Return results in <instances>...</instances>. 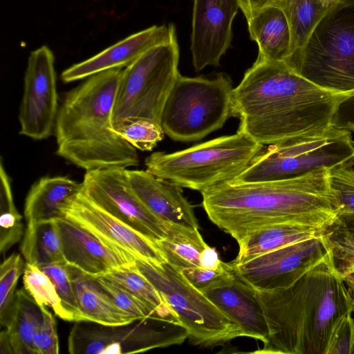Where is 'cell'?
<instances>
[{"mask_svg": "<svg viewBox=\"0 0 354 354\" xmlns=\"http://www.w3.org/2000/svg\"><path fill=\"white\" fill-rule=\"evenodd\" d=\"M330 124L338 129L354 132V93L344 96L338 101Z\"/></svg>", "mask_w": 354, "mask_h": 354, "instance_id": "41", "label": "cell"}, {"mask_svg": "<svg viewBox=\"0 0 354 354\" xmlns=\"http://www.w3.org/2000/svg\"><path fill=\"white\" fill-rule=\"evenodd\" d=\"M233 87L224 74L214 78L180 74L165 102L160 125L167 136L184 142L201 140L232 116Z\"/></svg>", "mask_w": 354, "mask_h": 354, "instance_id": "7", "label": "cell"}, {"mask_svg": "<svg viewBox=\"0 0 354 354\" xmlns=\"http://www.w3.org/2000/svg\"><path fill=\"white\" fill-rule=\"evenodd\" d=\"M343 97L296 73L285 61L254 62L233 89L232 116L237 131L262 145L322 133Z\"/></svg>", "mask_w": 354, "mask_h": 354, "instance_id": "1", "label": "cell"}, {"mask_svg": "<svg viewBox=\"0 0 354 354\" xmlns=\"http://www.w3.org/2000/svg\"><path fill=\"white\" fill-rule=\"evenodd\" d=\"M328 171L279 180L223 183L201 192L202 205L209 220L236 241L277 223L325 228L337 216Z\"/></svg>", "mask_w": 354, "mask_h": 354, "instance_id": "3", "label": "cell"}, {"mask_svg": "<svg viewBox=\"0 0 354 354\" xmlns=\"http://www.w3.org/2000/svg\"><path fill=\"white\" fill-rule=\"evenodd\" d=\"M354 160L351 133L332 126L312 136L268 145L234 180L248 183L288 179Z\"/></svg>", "mask_w": 354, "mask_h": 354, "instance_id": "9", "label": "cell"}, {"mask_svg": "<svg viewBox=\"0 0 354 354\" xmlns=\"http://www.w3.org/2000/svg\"><path fill=\"white\" fill-rule=\"evenodd\" d=\"M337 270L342 275L354 272V214H340L322 234Z\"/></svg>", "mask_w": 354, "mask_h": 354, "instance_id": "30", "label": "cell"}, {"mask_svg": "<svg viewBox=\"0 0 354 354\" xmlns=\"http://www.w3.org/2000/svg\"><path fill=\"white\" fill-rule=\"evenodd\" d=\"M92 277L111 297L117 306L135 320L153 319L162 321L149 306L118 284L102 276Z\"/></svg>", "mask_w": 354, "mask_h": 354, "instance_id": "37", "label": "cell"}, {"mask_svg": "<svg viewBox=\"0 0 354 354\" xmlns=\"http://www.w3.org/2000/svg\"><path fill=\"white\" fill-rule=\"evenodd\" d=\"M134 266L176 313L192 344L216 346L242 337L238 324L167 262L154 264L136 259Z\"/></svg>", "mask_w": 354, "mask_h": 354, "instance_id": "10", "label": "cell"}, {"mask_svg": "<svg viewBox=\"0 0 354 354\" xmlns=\"http://www.w3.org/2000/svg\"><path fill=\"white\" fill-rule=\"evenodd\" d=\"M353 273H354V272Z\"/></svg>", "mask_w": 354, "mask_h": 354, "instance_id": "48", "label": "cell"}, {"mask_svg": "<svg viewBox=\"0 0 354 354\" xmlns=\"http://www.w3.org/2000/svg\"><path fill=\"white\" fill-rule=\"evenodd\" d=\"M40 308L43 319L33 337L34 354H58L59 346L55 317L46 306Z\"/></svg>", "mask_w": 354, "mask_h": 354, "instance_id": "38", "label": "cell"}, {"mask_svg": "<svg viewBox=\"0 0 354 354\" xmlns=\"http://www.w3.org/2000/svg\"><path fill=\"white\" fill-rule=\"evenodd\" d=\"M23 281L24 289L39 307H50L57 316L68 322L52 281L37 266L26 262Z\"/></svg>", "mask_w": 354, "mask_h": 354, "instance_id": "32", "label": "cell"}, {"mask_svg": "<svg viewBox=\"0 0 354 354\" xmlns=\"http://www.w3.org/2000/svg\"><path fill=\"white\" fill-rule=\"evenodd\" d=\"M268 328L259 354H328L338 326L351 310L342 275L328 251L286 288L257 290Z\"/></svg>", "mask_w": 354, "mask_h": 354, "instance_id": "2", "label": "cell"}, {"mask_svg": "<svg viewBox=\"0 0 354 354\" xmlns=\"http://www.w3.org/2000/svg\"><path fill=\"white\" fill-rule=\"evenodd\" d=\"M263 148L236 131L181 151L153 153L147 157L145 165L156 177L202 192L234 180Z\"/></svg>", "mask_w": 354, "mask_h": 354, "instance_id": "5", "label": "cell"}, {"mask_svg": "<svg viewBox=\"0 0 354 354\" xmlns=\"http://www.w3.org/2000/svg\"><path fill=\"white\" fill-rule=\"evenodd\" d=\"M180 273L194 287L203 291L233 274L230 263L222 262L216 270L193 267L182 269Z\"/></svg>", "mask_w": 354, "mask_h": 354, "instance_id": "39", "label": "cell"}, {"mask_svg": "<svg viewBox=\"0 0 354 354\" xmlns=\"http://www.w3.org/2000/svg\"><path fill=\"white\" fill-rule=\"evenodd\" d=\"M202 292L239 326L242 337L264 342L268 328L255 290L233 272L230 277Z\"/></svg>", "mask_w": 354, "mask_h": 354, "instance_id": "20", "label": "cell"}, {"mask_svg": "<svg viewBox=\"0 0 354 354\" xmlns=\"http://www.w3.org/2000/svg\"><path fill=\"white\" fill-rule=\"evenodd\" d=\"M239 8L237 0H194L190 49L196 72L219 65L230 47Z\"/></svg>", "mask_w": 354, "mask_h": 354, "instance_id": "16", "label": "cell"}, {"mask_svg": "<svg viewBox=\"0 0 354 354\" xmlns=\"http://www.w3.org/2000/svg\"><path fill=\"white\" fill-rule=\"evenodd\" d=\"M52 281L59 297L68 322H81L69 266L64 261L43 264L38 266Z\"/></svg>", "mask_w": 354, "mask_h": 354, "instance_id": "34", "label": "cell"}, {"mask_svg": "<svg viewBox=\"0 0 354 354\" xmlns=\"http://www.w3.org/2000/svg\"><path fill=\"white\" fill-rule=\"evenodd\" d=\"M354 160L328 169L329 187L336 203L337 214H354Z\"/></svg>", "mask_w": 354, "mask_h": 354, "instance_id": "35", "label": "cell"}, {"mask_svg": "<svg viewBox=\"0 0 354 354\" xmlns=\"http://www.w3.org/2000/svg\"><path fill=\"white\" fill-rule=\"evenodd\" d=\"M139 320L127 325L90 328L76 324L71 330L68 348L70 353H131L182 344L188 338L187 329L180 324L157 319Z\"/></svg>", "mask_w": 354, "mask_h": 354, "instance_id": "11", "label": "cell"}, {"mask_svg": "<svg viewBox=\"0 0 354 354\" xmlns=\"http://www.w3.org/2000/svg\"><path fill=\"white\" fill-rule=\"evenodd\" d=\"M122 68L88 77L68 91L55 125L56 153L86 171L139 164L137 149L118 136L112 113Z\"/></svg>", "mask_w": 354, "mask_h": 354, "instance_id": "4", "label": "cell"}, {"mask_svg": "<svg viewBox=\"0 0 354 354\" xmlns=\"http://www.w3.org/2000/svg\"><path fill=\"white\" fill-rule=\"evenodd\" d=\"M122 138L136 149L151 151L164 138L161 125L148 119L127 121L113 129Z\"/></svg>", "mask_w": 354, "mask_h": 354, "instance_id": "36", "label": "cell"}, {"mask_svg": "<svg viewBox=\"0 0 354 354\" xmlns=\"http://www.w3.org/2000/svg\"><path fill=\"white\" fill-rule=\"evenodd\" d=\"M59 232L64 261L83 273L102 276L111 270L134 263L131 254L105 244L73 221H55Z\"/></svg>", "mask_w": 354, "mask_h": 354, "instance_id": "17", "label": "cell"}, {"mask_svg": "<svg viewBox=\"0 0 354 354\" xmlns=\"http://www.w3.org/2000/svg\"><path fill=\"white\" fill-rule=\"evenodd\" d=\"M247 22L250 38L259 47L255 62L285 61L290 56V28L279 8L266 7Z\"/></svg>", "mask_w": 354, "mask_h": 354, "instance_id": "24", "label": "cell"}, {"mask_svg": "<svg viewBox=\"0 0 354 354\" xmlns=\"http://www.w3.org/2000/svg\"><path fill=\"white\" fill-rule=\"evenodd\" d=\"M328 250L322 238L290 243L239 266L234 274L257 290L286 288L319 262Z\"/></svg>", "mask_w": 354, "mask_h": 354, "instance_id": "14", "label": "cell"}, {"mask_svg": "<svg viewBox=\"0 0 354 354\" xmlns=\"http://www.w3.org/2000/svg\"><path fill=\"white\" fill-rule=\"evenodd\" d=\"M82 183L83 192L114 218L155 243L165 237L167 223L151 212L135 194L127 169L87 171Z\"/></svg>", "mask_w": 354, "mask_h": 354, "instance_id": "12", "label": "cell"}, {"mask_svg": "<svg viewBox=\"0 0 354 354\" xmlns=\"http://www.w3.org/2000/svg\"><path fill=\"white\" fill-rule=\"evenodd\" d=\"M325 228L292 222L263 226L237 241L239 252L230 263L243 264L254 257L290 243L319 237Z\"/></svg>", "mask_w": 354, "mask_h": 354, "instance_id": "22", "label": "cell"}, {"mask_svg": "<svg viewBox=\"0 0 354 354\" xmlns=\"http://www.w3.org/2000/svg\"><path fill=\"white\" fill-rule=\"evenodd\" d=\"M353 147H354V140H353Z\"/></svg>", "mask_w": 354, "mask_h": 354, "instance_id": "47", "label": "cell"}, {"mask_svg": "<svg viewBox=\"0 0 354 354\" xmlns=\"http://www.w3.org/2000/svg\"><path fill=\"white\" fill-rule=\"evenodd\" d=\"M69 270L81 322H91L103 326H116L137 321L118 308L91 276L70 266Z\"/></svg>", "mask_w": 354, "mask_h": 354, "instance_id": "23", "label": "cell"}, {"mask_svg": "<svg viewBox=\"0 0 354 354\" xmlns=\"http://www.w3.org/2000/svg\"><path fill=\"white\" fill-rule=\"evenodd\" d=\"M20 250L26 263L37 266L64 261L62 241L55 221L26 225Z\"/></svg>", "mask_w": 354, "mask_h": 354, "instance_id": "28", "label": "cell"}, {"mask_svg": "<svg viewBox=\"0 0 354 354\" xmlns=\"http://www.w3.org/2000/svg\"><path fill=\"white\" fill-rule=\"evenodd\" d=\"M166 262L179 271L200 267V255L209 245L198 229H191L175 224H167L165 237L156 243Z\"/></svg>", "mask_w": 354, "mask_h": 354, "instance_id": "26", "label": "cell"}, {"mask_svg": "<svg viewBox=\"0 0 354 354\" xmlns=\"http://www.w3.org/2000/svg\"><path fill=\"white\" fill-rule=\"evenodd\" d=\"M351 298V310L354 319V273L342 275Z\"/></svg>", "mask_w": 354, "mask_h": 354, "instance_id": "44", "label": "cell"}, {"mask_svg": "<svg viewBox=\"0 0 354 354\" xmlns=\"http://www.w3.org/2000/svg\"><path fill=\"white\" fill-rule=\"evenodd\" d=\"M339 0H320L322 3L326 8H330L336 3H337Z\"/></svg>", "mask_w": 354, "mask_h": 354, "instance_id": "46", "label": "cell"}, {"mask_svg": "<svg viewBox=\"0 0 354 354\" xmlns=\"http://www.w3.org/2000/svg\"><path fill=\"white\" fill-rule=\"evenodd\" d=\"M285 62L318 87L342 97L354 93V0L330 7L307 42Z\"/></svg>", "mask_w": 354, "mask_h": 354, "instance_id": "6", "label": "cell"}, {"mask_svg": "<svg viewBox=\"0 0 354 354\" xmlns=\"http://www.w3.org/2000/svg\"><path fill=\"white\" fill-rule=\"evenodd\" d=\"M215 248L207 247L200 255V267L204 269L216 270L222 264Z\"/></svg>", "mask_w": 354, "mask_h": 354, "instance_id": "43", "label": "cell"}, {"mask_svg": "<svg viewBox=\"0 0 354 354\" xmlns=\"http://www.w3.org/2000/svg\"><path fill=\"white\" fill-rule=\"evenodd\" d=\"M273 6L279 8L287 19L290 32V56L304 46L329 8L320 0H277Z\"/></svg>", "mask_w": 354, "mask_h": 354, "instance_id": "29", "label": "cell"}, {"mask_svg": "<svg viewBox=\"0 0 354 354\" xmlns=\"http://www.w3.org/2000/svg\"><path fill=\"white\" fill-rule=\"evenodd\" d=\"M176 35L155 46L122 69L112 113L113 128L127 121L148 119L160 124L162 112L178 77Z\"/></svg>", "mask_w": 354, "mask_h": 354, "instance_id": "8", "label": "cell"}, {"mask_svg": "<svg viewBox=\"0 0 354 354\" xmlns=\"http://www.w3.org/2000/svg\"><path fill=\"white\" fill-rule=\"evenodd\" d=\"M82 189V183L68 176H45L30 187L24 203L26 225L64 218L62 208Z\"/></svg>", "mask_w": 354, "mask_h": 354, "instance_id": "21", "label": "cell"}, {"mask_svg": "<svg viewBox=\"0 0 354 354\" xmlns=\"http://www.w3.org/2000/svg\"><path fill=\"white\" fill-rule=\"evenodd\" d=\"M102 277L143 301L161 320L182 325L176 313L151 281L137 270L134 263L114 268Z\"/></svg>", "mask_w": 354, "mask_h": 354, "instance_id": "27", "label": "cell"}, {"mask_svg": "<svg viewBox=\"0 0 354 354\" xmlns=\"http://www.w3.org/2000/svg\"><path fill=\"white\" fill-rule=\"evenodd\" d=\"M354 354V319L348 315L338 326L329 347L328 354Z\"/></svg>", "mask_w": 354, "mask_h": 354, "instance_id": "40", "label": "cell"}, {"mask_svg": "<svg viewBox=\"0 0 354 354\" xmlns=\"http://www.w3.org/2000/svg\"><path fill=\"white\" fill-rule=\"evenodd\" d=\"M127 176L137 196L164 223L199 229L194 207L184 196L182 187L147 170L127 169Z\"/></svg>", "mask_w": 354, "mask_h": 354, "instance_id": "19", "label": "cell"}, {"mask_svg": "<svg viewBox=\"0 0 354 354\" xmlns=\"http://www.w3.org/2000/svg\"><path fill=\"white\" fill-rule=\"evenodd\" d=\"M0 348L1 353L13 354L10 344L9 338L6 330H2L0 335Z\"/></svg>", "mask_w": 354, "mask_h": 354, "instance_id": "45", "label": "cell"}, {"mask_svg": "<svg viewBox=\"0 0 354 354\" xmlns=\"http://www.w3.org/2000/svg\"><path fill=\"white\" fill-rule=\"evenodd\" d=\"M59 106L55 57L47 46L32 51L24 76L19 109V133L41 140L50 136Z\"/></svg>", "mask_w": 354, "mask_h": 354, "instance_id": "13", "label": "cell"}, {"mask_svg": "<svg viewBox=\"0 0 354 354\" xmlns=\"http://www.w3.org/2000/svg\"><path fill=\"white\" fill-rule=\"evenodd\" d=\"M0 251L6 252L24 236L22 216L17 211L12 196L11 179L2 159L0 160Z\"/></svg>", "mask_w": 354, "mask_h": 354, "instance_id": "31", "label": "cell"}, {"mask_svg": "<svg viewBox=\"0 0 354 354\" xmlns=\"http://www.w3.org/2000/svg\"><path fill=\"white\" fill-rule=\"evenodd\" d=\"M64 218L82 227L101 241L154 264L166 260L155 243L105 212L82 191L62 208Z\"/></svg>", "mask_w": 354, "mask_h": 354, "instance_id": "15", "label": "cell"}, {"mask_svg": "<svg viewBox=\"0 0 354 354\" xmlns=\"http://www.w3.org/2000/svg\"><path fill=\"white\" fill-rule=\"evenodd\" d=\"M39 305L24 289L17 291L10 321L6 330L13 354H34L33 337L41 324Z\"/></svg>", "mask_w": 354, "mask_h": 354, "instance_id": "25", "label": "cell"}, {"mask_svg": "<svg viewBox=\"0 0 354 354\" xmlns=\"http://www.w3.org/2000/svg\"><path fill=\"white\" fill-rule=\"evenodd\" d=\"M239 8L242 10L246 20H249L255 14L266 7L273 6L277 0H237Z\"/></svg>", "mask_w": 354, "mask_h": 354, "instance_id": "42", "label": "cell"}, {"mask_svg": "<svg viewBox=\"0 0 354 354\" xmlns=\"http://www.w3.org/2000/svg\"><path fill=\"white\" fill-rule=\"evenodd\" d=\"M26 264V263H25ZM24 261L19 254L5 259L0 266V322L6 328L8 325L16 297V286L24 273Z\"/></svg>", "mask_w": 354, "mask_h": 354, "instance_id": "33", "label": "cell"}, {"mask_svg": "<svg viewBox=\"0 0 354 354\" xmlns=\"http://www.w3.org/2000/svg\"><path fill=\"white\" fill-rule=\"evenodd\" d=\"M176 35L175 28L171 24L151 26L72 65L62 72V80L69 83L108 70L127 67L151 48L168 42Z\"/></svg>", "mask_w": 354, "mask_h": 354, "instance_id": "18", "label": "cell"}]
</instances>
